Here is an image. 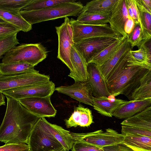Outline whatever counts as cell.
<instances>
[{
  "label": "cell",
  "mask_w": 151,
  "mask_h": 151,
  "mask_svg": "<svg viewBox=\"0 0 151 151\" xmlns=\"http://www.w3.org/2000/svg\"><path fill=\"white\" fill-rule=\"evenodd\" d=\"M128 66H137L151 69V40L136 50H131L127 53Z\"/></svg>",
  "instance_id": "e0dca14e"
},
{
  "label": "cell",
  "mask_w": 151,
  "mask_h": 151,
  "mask_svg": "<svg viewBox=\"0 0 151 151\" xmlns=\"http://www.w3.org/2000/svg\"><path fill=\"white\" fill-rule=\"evenodd\" d=\"M38 122L41 127L56 139L63 148L68 150L71 149L76 141L70 132L60 126L50 123L44 117L40 118Z\"/></svg>",
  "instance_id": "9a60e30c"
},
{
  "label": "cell",
  "mask_w": 151,
  "mask_h": 151,
  "mask_svg": "<svg viewBox=\"0 0 151 151\" xmlns=\"http://www.w3.org/2000/svg\"><path fill=\"white\" fill-rule=\"evenodd\" d=\"M118 0H93L84 6L81 12L89 13L110 14Z\"/></svg>",
  "instance_id": "4316f807"
},
{
  "label": "cell",
  "mask_w": 151,
  "mask_h": 151,
  "mask_svg": "<svg viewBox=\"0 0 151 151\" xmlns=\"http://www.w3.org/2000/svg\"><path fill=\"white\" fill-rule=\"evenodd\" d=\"M70 19L65 18L64 22L59 26L55 27L58 38L57 58L68 68L71 72L73 68L70 60V53L74 42Z\"/></svg>",
  "instance_id": "ba28073f"
},
{
  "label": "cell",
  "mask_w": 151,
  "mask_h": 151,
  "mask_svg": "<svg viewBox=\"0 0 151 151\" xmlns=\"http://www.w3.org/2000/svg\"><path fill=\"white\" fill-rule=\"evenodd\" d=\"M127 53L121 59L106 81L110 96L112 98L123 94L128 98L149 70L139 66H128Z\"/></svg>",
  "instance_id": "7a4b0ae2"
},
{
  "label": "cell",
  "mask_w": 151,
  "mask_h": 151,
  "mask_svg": "<svg viewBox=\"0 0 151 151\" xmlns=\"http://www.w3.org/2000/svg\"><path fill=\"white\" fill-rule=\"evenodd\" d=\"M84 6L75 0L61 3L40 10L23 11L19 13L29 24H33L69 16L77 17L81 12Z\"/></svg>",
  "instance_id": "3957f363"
},
{
  "label": "cell",
  "mask_w": 151,
  "mask_h": 151,
  "mask_svg": "<svg viewBox=\"0 0 151 151\" xmlns=\"http://www.w3.org/2000/svg\"><path fill=\"white\" fill-rule=\"evenodd\" d=\"M72 151H104L102 148L91 144L80 142H76L73 144Z\"/></svg>",
  "instance_id": "74e56055"
},
{
  "label": "cell",
  "mask_w": 151,
  "mask_h": 151,
  "mask_svg": "<svg viewBox=\"0 0 151 151\" xmlns=\"http://www.w3.org/2000/svg\"><path fill=\"white\" fill-rule=\"evenodd\" d=\"M47 55L46 48L41 43L22 44L6 53L2 63L23 62L35 67L45 59Z\"/></svg>",
  "instance_id": "277c9868"
},
{
  "label": "cell",
  "mask_w": 151,
  "mask_h": 151,
  "mask_svg": "<svg viewBox=\"0 0 151 151\" xmlns=\"http://www.w3.org/2000/svg\"><path fill=\"white\" fill-rule=\"evenodd\" d=\"M134 151H151V137L139 135H126L122 142Z\"/></svg>",
  "instance_id": "484cf974"
},
{
  "label": "cell",
  "mask_w": 151,
  "mask_h": 151,
  "mask_svg": "<svg viewBox=\"0 0 151 151\" xmlns=\"http://www.w3.org/2000/svg\"><path fill=\"white\" fill-rule=\"evenodd\" d=\"M76 142L85 143L101 148L122 143L124 135L116 131L108 128L105 131L101 129L85 133L70 132Z\"/></svg>",
  "instance_id": "8992f818"
},
{
  "label": "cell",
  "mask_w": 151,
  "mask_h": 151,
  "mask_svg": "<svg viewBox=\"0 0 151 151\" xmlns=\"http://www.w3.org/2000/svg\"><path fill=\"white\" fill-rule=\"evenodd\" d=\"M151 106V99L127 101L117 108L112 115L118 119H126Z\"/></svg>",
  "instance_id": "ac0fdd59"
},
{
  "label": "cell",
  "mask_w": 151,
  "mask_h": 151,
  "mask_svg": "<svg viewBox=\"0 0 151 151\" xmlns=\"http://www.w3.org/2000/svg\"><path fill=\"white\" fill-rule=\"evenodd\" d=\"M21 31L19 29L8 22L0 23V40L15 32Z\"/></svg>",
  "instance_id": "8d00e7d4"
},
{
  "label": "cell",
  "mask_w": 151,
  "mask_h": 151,
  "mask_svg": "<svg viewBox=\"0 0 151 151\" xmlns=\"http://www.w3.org/2000/svg\"><path fill=\"white\" fill-rule=\"evenodd\" d=\"M34 66L28 63L14 62L7 63H0V74L10 75L35 70Z\"/></svg>",
  "instance_id": "f546056e"
},
{
  "label": "cell",
  "mask_w": 151,
  "mask_h": 151,
  "mask_svg": "<svg viewBox=\"0 0 151 151\" xmlns=\"http://www.w3.org/2000/svg\"><path fill=\"white\" fill-rule=\"evenodd\" d=\"M118 39L111 37H91L75 43L74 45L87 63L94 55L112 44Z\"/></svg>",
  "instance_id": "8fae6325"
},
{
  "label": "cell",
  "mask_w": 151,
  "mask_h": 151,
  "mask_svg": "<svg viewBox=\"0 0 151 151\" xmlns=\"http://www.w3.org/2000/svg\"><path fill=\"white\" fill-rule=\"evenodd\" d=\"M27 144L29 151H57L63 148L56 139L41 127L38 120L30 134Z\"/></svg>",
  "instance_id": "9c48e42d"
},
{
  "label": "cell",
  "mask_w": 151,
  "mask_h": 151,
  "mask_svg": "<svg viewBox=\"0 0 151 151\" xmlns=\"http://www.w3.org/2000/svg\"><path fill=\"white\" fill-rule=\"evenodd\" d=\"M0 151H29V149L25 143L5 144L0 146Z\"/></svg>",
  "instance_id": "f35d334b"
},
{
  "label": "cell",
  "mask_w": 151,
  "mask_h": 151,
  "mask_svg": "<svg viewBox=\"0 0 151 151\" xmlns=\"http://www.w3.org/2000/svg\"><path fill=\"white\" fill-rule=\"evenodd\" d=\"M87 70L88 79L92 94L95 97L111 96L105 80L103 77L98 66L92 63L88 64Z\"/></svg>",
  "instance_id": "5bb4252c"
},
{
  "label": "cell",
  "mask_w": 151,
  "mask_h": 151,
  "mask_svg": "<svg viewBox=\"0 0 151 151\" xmlns=\"http://www.w3.org/2000/svg\"><path fill=\"white\" fill-rule=\"evenodd\" d=\"M55 90L84 104L93 106V96L91 86L87 81L76 82L72 85L56 87Z\"/></svg>",
  "instance_id": "4fadbf2b"
},
{
  "label": "cell",
  "mask_w": 151,
  "mask_h": 151,
  "mask_svg": "<svg viewBox=\"0 0 151 151\" xmlns=\"http://www.w3.org/2000/svg\"><path fill=\"white\" fill-rule=\"evenodd\" d=\"M140 20V27L143 39L147 42L151 38V12L143 5L140 0H136Z\"/></svg>",
  "instance_id": "83f0119b"
},
{
  "label": "cell",
  "mask_w": 151,
  "mask_h": 151,
  "mask_svg": "<svg viewBox=\"0 0 151 151\" xmlns=\"http://www.w3.org/2000/svg\"><path fill=\"white\" fill-rule=\"evenodd\" d=\"M5 105L4 95L0 92V106Z\"/></svg>",
  "instance_id": "ee69618b"
},
{
  "label": "cell",
  "mask_w": 151,
  "mask_h": 151,
  "mask_svg": "<svg viewBox=\"0 0 151 151\" xmlns=\"http://www.w3.org/2000/svg\"><path fill=\"white\" fill-rule=\"evenodd\" d=\"M70 58L73 71L70 72L68 76L73 79L75 82L87 81L88 79V63L74 45L71 48Z\"/></svg>",
  "instance_id": "d6986e66"
},
{
  "label": "cell",
  "mask_w": 151,
  "mask_h": 151,
  "mask_svg": "<svg viewBox=\"0 0 151 151\" xmlns=\"http://www.w3.org/2000/svg\"><path fill=\"white\" fill-rule=\"evenodd\" d=\"M121 134L126 135H139L151 137V131L131 126L122 125Z\"/></svg>",
  "instance_id": "d590c367"
},
{
  "label": "cell",
  "mask_w": 151,
  "mask_h": 151,
  "mask_svg": "<svg viewBox=\"0 0 151 151\" xmlns=\"http://www.w3.org/2000/svg\"><path fill=\"white\" fill-rule=\"evenodd\" d=\"M130 100L151 99V70H148L141 78L139 84L128 98Z\"/></svg>",
  "instance_id": "cb8c5ba5"
},
{
  "label": "cell",
  "mask_w": 151,
  "mask_h": 151,
  "mask_svg": "<svg viewBox=\"0 0 151 151\" xmlns=\"http://www.w3.org/2000/svg\"><path fill=\"white\" fill-rule=\"evenodd\" d=\"M110 14L89 13L81 12L77 20L82 23L90 25H101L109 22Z\"/></svg>",
  "instance_id": "4dcf8cb0"
},
{
  "label": "cell",
  "mask_w": 151,
  "mask_h": 151,
  "mask_svg": "<svg viewBox=\"0 0 151 151\" xmlns=\"http://www.w3.org/2000/svg\"><path fill=\"white\" fill-rule=\"evenodd\" d=\"M5 22L4 20L0 17V23H3Z\"/></svg>",
  "instance_id": "bcb514c9"
},
{
  "label": "cell",
  "mask_w": 151,
  "mask_h": 151,
  "mask_svg": "<svg viewBox=\"0 0 151 151\" xmlns=\"http://www.w3.org/2000/svg\"><path fill=\"white\" fill-rule=\"evenodd\" d=\"M130 43L127 38L114 54L102 65L98 66L103 77L106 81L122 57L132 50Z\"/></svg>",
  "instance_id": "7402d4cb"
},
{
  "label": "cell",
  "mask_w": 151,
  "mask_h": 151,
  "mask_svg": "<svg viewBox=\"0 0 151 151\" xmlns=\"http://www.w3.org/2000/svg\"><path fill=\"white\" fill-rule=\"evenodd\" d=\"M49 76L35 70L18 74H0V92L23 86L41 84L50 81Z\"/></svg>",
  "instance_id": "52a82bcc"
},
{
  "label": "cell",
  "mask_w": 151,
  "mask_h": 151,
  "mask_svg": "<svg viewBox=\"0 0 151 151\" xmlns=\"http://www.w3.org/2000/svg\"><path fill=\"white\" fill-rule=\"evenodd\" d=\"M121 124L151 131V106L125 119Z\"/></svg>",
  "instance_id": "603a6c76"
},
{
  "label": "cell",
  "mask_w": 151,
  "mask_h": 151,
  "mask_svg": "<svg viewBox=\"0 0 151 151\" xmlns=\"http://www.w3.org/2000/svg\"><path fill=\"white\" fill-rule=\"evenodd\" d=\"M51 96L28 97L18 100L29 112L39 117H54L57 111L51 103Z\"/></svg>",
  "instance_id": "7c38bea8"
},
{
  "label": "cell",
  "mask_w": 151,
  "mask_h": 151,
  "mask_svg": "<svg viewBox=\"0 0 151 151\" xmlns=\"http://www.w3.org/2000/svg\"><path fill=\"white\" fill-rule=\"evenodd\" d=\"M134 26V23L133 19L129 17L124 28V30L127 35V37L131 33Z\"/></svg>",
  "instance_id": "b9f144b4"
},
{
  "label": "cell",
  "mask_w": 151,
  "mask_h": 151,
  "mask_svg": "<svg viewBox=\"0 0 151 151\" xmlns=\"http://www.w3.org/2000/svg\"><path fill=\"white\" fill-rule=\"evenodd\" d=\"M18 32L12 34L0 40V57L19 44Z\"/></svg>",
  "instance_id": "836d02e7"
},
{
  "label": "cell",
  "mask_w": 151,
  "mask_h": 151,
  "mask_svg": "<svg viewBox=\"0 0 151 151\" xmlns=\"http://www.w3.org/2000/svg\"><path fill=\"white\" fill-rule=\"evenodd\" d=\"M69 150L66 149L63 147L62 149L57 151H69Z\"/></svg>",
  "instance_id": "f6af8a7d"
},
{
  "label": "cell",
  "mask_w": 151,
  "mask_h": 151,
  "mask_svg": "<svg viewBox=\"0 0 151 151\" xmlns=\"http://www.w3.org/2000/svg\"><path fill=\"white\" fill-rule=\"evenodd\" d=\"M140 1L144 7L151 12V0H140Z\"/></svg>",
  "instance_id": "7bdbcfd3"
},
{
  "label": "cell",
  "mask_w": 151,
  "mask_h": 151,
  "mask_svg": "<svg viewBox=\"0 0 151 151\" xmlns=\"http://www.w3.org/2000/svg\"><path fill=\"white\" fill-rule=\"evenodd\" d=\"M127 101L120 99L110 98L104 96L94 97L93 100V107L95 110L101 114L112 117L113 112Z\"/></svg>",
  "instance_id": "44dd1931"
},
{
  "label": "cell",
  "mask_w": 151,
  "mask_h": 151,
  "mask_svg": "<svg viewBox=\"0 0 151 151\" xmlns=\"http://www.w3.org/2000/svg\"><path fill=\"white\" fill-rule=\"evenodd\" d=\"M92 112L89 109L81 104L77 107L70 117L65 120L67 128L88 127L93 122Z\"/></svg>",
  "instance_id": "ffe728a7"
},
{
  "label": "cell",
  "mask_w": 151,
  "mask_h": 151,
  "mask_svg": "<svg viewBox=\"0 0 151 151\" xmlns=\"http://www.w3.org/2000/svg\"><path fill=\"white\" fill-rule=\"evenodd\" d=\"M127 39L130 43L132 49L134 46H137L139 48L147 42L145 41L143 39L139 24L134 25V28L128 35Z\"/></svg>",
  "instance_id": "e575fe53"
},
{
  "label": "cell",
  "mask_w": 151,
  "mask_h": 151,
  "mask_svg": "<svg viewBox=\"0 0 151 151\" xmlns=\"http://www.w3.org/2000/svg\"><path fill=\"white\" fill-rule=\"evenodd\" d=\"M126 38L122 36L118 39L112 44L94 55L89 60L87 63H93L98 66L102 65L114 54Z\"/></svg>",
  "instance_id": "d4e9b609"
},
{
  "label": "cell",
  "mask_w": 151,
  "mask_h": 151,
  "mask_svg": "<svg viewBox=\"0 0 151 151\" xmlns=\"http://www.w3.org/2000/svg\"><path fill=\"white\" fill-rule=\"evenodd\" d=\"M131 7L134 25L139 24L140 20L136 0H128Z\"/></svg>",
  "instance_id": "60d3db41"
},
{
  "label": "cell",
  "mask_w": 151,
  "mask_h": 151,
  "mask_svg": "<svg viewBox=\"0 0 151 151\" xmlns=\"http://www.w3.org/2000/svg\"><path fill=\"white\" fill-rule=\"evenodd\" d=\"M5 96L7 106L0 127V142L27 144L31 131L40 117L29 112L18 100Z\"/></svg>",
  "instance_id": "6da1fadb"
},
{
  "label": "cell",
  "mask_w": 151,
  "mask_h": 151,
  "mask_svg": "<svg viewBox=\"0 0 151 151\" xmlns=\"http://www.w3.org/2000/svg\"><path fill=\"white\" fill-rule=\"evenodd\" d=\"M75 43L87 38L96 37H111L117 38L122 36L113 29L109 24L90 25L84 24L73 18L70 20Z\"/></svg>",
  "instance_id": "5b68a950"
},
{
  "label": "cell",
  "mask_w": 151,
  "mask_h": 151,
  "mask_svg": "<svg viewBox=\"0 0 151 151\" xmlns=\"http://www.w3.org/2000/svg\"><path fill=\"white\" fill-rule=\"evenodd\" d=\"M0 17L5 21L19 28L21 31L27 32L32 29V25L28 23L18 13L0 9Z\"/></svg>",
  "instance_id": "f1b7e54d"
},
{
  "label": "cell",
  "mask_w": 151,
  "mask_h": 151,
  "mask_svg": "<svg viewBox=\"0 0 151 151\" xmlns=\"http://www.w3.org/2000/svg\"><path fill=\"white\" fill-rule=\"evenodd\" d=\"M129 17L125 0H118L111 12L109 23L111 29L127 38L124 28Z\"/></svg>",
  "instance_id": "2e32d148"
},
{
  "label": "cell",
  "mask_w": 151,
  "mask_h": 151,
  "mask_svg": "<svg viewBox=\"0 0 151 151\" xmlns=\"http://www.w3.org/2000/svg\"><path fill=\"white\" fill-rule=\"evenodd\" d=\"M55 84L52 81L45 83L9 89L1 92L17 100L31 97H44L51 96L55 90Z\"/></svg>",
  "instance_id": "30bf717a"
},
{
  "label": "cell",
  "mask_w": 151,
  "mask_h": 151,
  "mask_svg": "<svg viewBox=\"0 0 151 151\" xmlns=\"http://www.w3.org/2000/svg\"><path fill=\"white\" fill-rule=\"evenodd\" d=\"M72 0H32L21 11H29L45 9L63 2L70 1Z\"/></svg>",
  "instance_id": "1f68e13d"
},
{
  "label": "cell",
  "mask_w": 151,
  "mask_h": 151,
  "mask_svg": "<svg viewBox=\"0 0 151 151\" xmlns=\"http://www.w3.org/2000/svg\"><path fill=\"white\" fill-rule=\"evenodd\" d=\"M32 0H0V9L18 13Z\"/></svg>",
  "instance_id": "d6a6232c"
},
{
  "label": "cell",
  "mask_w": 151,
  "mask_h": 151,
  "mask_svg": "<svg viewBox=\"0 0 151 151\" xmlns=\"http://www.w3.org/2000/svg\"><path fill=\"white\" fill-rule=\"evenodd\" d=\"M102 149L104 151H134L122 142L104 147Z\"/></svg>",
  "instance_id": "ab89813d"
}]
</instances>
